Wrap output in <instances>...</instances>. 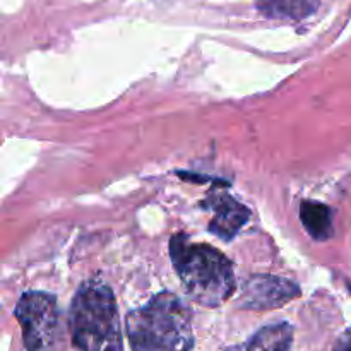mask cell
<instances>
[{"mask_svg": "<svg viewBox=\"0 0 351 351\" xmlns=\"http://www.w3.org/2000/svg\"><path fill=\"white\" fill-rule=\"evenodd\" d=\"M170 256L189 297L202 307H219L235 291L232 263L215 247L178 233L170 240Z\"/></svg>", "mask_w": 351, "mask_h": 351, "instance_id": "obj_1", "label": "cell"}, {"mask_svg": "<svg viewBox=\"0 0 351 351\" xmlns=\"http://www.w3.org/2000/svg\"><path fill=\"white\" fill-rule=\"evenodd\" d=\"M125 328L134 351H192L194 346L191 311L168 291L129 312Z\"/></svg>", "mask_w": 351, "mask_h": 351, "instance_id": "obj_2", "label": "cell"}, {"mask_svg": "<svg viewBox=\"0 0 351 351\" xmlns=\"http://www.w3.org/2000/svg\"><path fill=\"white\" fill-rule=\"evenodd\" d=\"M69 329L79 351H123L119 308L105 285L86 283L79 288L69 312Z\"/></svg>", "mask_w": 351, "mask_h": 351, "instance_id": "obj_3", "label": "cell"}, {"mask_svg": "<svg viewBox=\"0 0 351 351\" xmlns=\"http://www.w3.org/2000/svg\"><path fill=\"white\" fill-rule=\"evenodd\" d=\"M16 317L27 351H67L71 329L65 326L53 295L43 291L24 293L17 302Z\"/></svg>", "mask_w": 351, "mask_h": 351, "instance_id": "obj_4", "label": "cell"}, {"mask_svg": "<svg viewBox=\"0 0 351 351\" xmlns=\"http://www.w3.org/2000/svg\"><path fill=\"white\" fill-rule=\"evenodd\" d=\"M300 293L291 281L276 276H256L245 283L242 305L247 308H273L293 300Z\"/></svg>", "mask_w": 351, "mask_h": 351, "instance_id": "obj_5", "label": "cell"}, {"mask_svg": "<svg viewBox=\"0 0 351 351\" xmlns=\"http://www.w3.org/2000/svg\"><path fill=\"white\" fill-rule=\"evenodd\" d=\"M204 208L215 213L209 223V232L223 240H232L233 237H237L239 230L245 225L250 215L245 206L221 191L211 192L204 201Z\"/></svg>", "mask_w": 351, "mask_h": 351, "instance_id": "obj_6", "label": "cell"}, {"mask_svg": "<svg viewBox=\"0 0 351 351\" xmlns=\"http://www.w3.org/2000/svg\"><path fill=\"white\" fill-rule=\"evenodd\" d=\"M293 329L287 322L266 326L243 348L232 351H290Z\"/></svg>", "mask_w": 351, "mask_h": 351, "instance_id": "obj_7", "label": "cell"}, {"mask_svg": "<svg viewBox=\"0 0 351 351\" xmlns=\"http://www.w3.org/2000/svg\"><path fill=\"white\" fill-rule=\"evenodd\" d=\"M256 3L264 16L293 21L305 19L319 7V0H256Z\"/></svg>", "mask_w": 351, "mask_h": 351, "instance_id": "obj_8", "label": "cell"}, {"mask_svg": "<svg viewBox=\"0 0 351 351\" xmlns=\"http://www.w3.org/2000/svg\"><path fill=\"white\" fill-rule=\"evenodd\" d=\"M300 219L312 239L326 242L332 237V216L328 206L312 201L302 202Z\"/></svg>", "mask_w": 351, "mask_h": 351, "instance_id": "obj_9", "label": "cell"}, {"mask_svg": "<svg viewBox=\"0 0 351 351\" xmlns=\"http://www.w3.org/2000/svg\"><path fill=\"white\" fill-rule=\"evenodd\" d=\"M335 351H351V328L341 335V338L336 343Z\"/></svg>", "mask_w": 351, "mask_h": 351, "instance_id": "obj_10", "label": "cell"}]
</instances>
